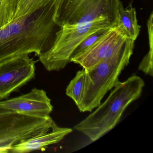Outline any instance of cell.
<instances>
[{"mask_svg": "<svg viewBox=\"0 0 153 153\" xmlns=\"http://www.w3.org/2000/svg\"><path fill=\"white\" fill-rule=\"evenodd\" d=\"M57 1L14 19L0 29V62L33 53L39 57L51 48L60 27L54 21Z\"/></svg>", "mask_w": 153, "mask_h": 153, "instance_id": "6da1fadb", "label": "cell"}, {"mask_svg": "<svg viewBox=\"0 0 153 153\" xmlns=\"http://www.w3.org/2000/svg\"><path fill=\"white\" fill-rule=\"evenodd\" d=\"M144 86V80L136 75L119 82L105 102L74 128L92 142L98 140L115 127L125 109L140 97Z\"/></svg>", "mask_w": 153, "mask_h": 153, "instance_id": "7a4b0ae2", "label": "cell"}, {"mask_svg": "<svg viewBox=\"0 0 153 153\" xmlns=\"http://www.w3.org/2000/svg\"><path fill=\"white\" fill-rule=\"evenodd\" d=\"M135 41L128 39L113 54L89 69H85V80L81 100L77 107L81 112L92 111L101 104L106 93L119 82V76L129 63Z\"/></svg>", "mask_w": 153, "mask_h": 153, "instance_id": "3957f363", "label": "cell"}, {"mask_svg": "<svg viewBox=\"0 0 153 153\" xmlns=\"http://www.w3.org/2000/svg\"><path fill=\"white\" fill-rule=\"evenodd\" d=\"M115 27L105 19L61 27L56 32L55 41L51 48L39 56V60L48 71L61 70L71 62L73 51L88 36L102 28Z\"/></svg>", "mask_w": 153, "mask_h": 153, "instance_id": "277c9868", "label": "cell"}, {"mask_svg": "<svg viewBox=\"0 0 153 153\" xmlns=\"http://www.w3.org/2000/svg\"><path fill=\"white\" fill-rule=\"evenodd\" d=\"M120 0H57L54 21L59 27L105 19L117 27Z\"/></svg>", "mask_w": 153, "mask_h": 153, "instance_id": "5b68a950", "label": "cell"}, {"mask_svg": "<svg viewBox=\"0 0 153 153\" xmlns=\"http://www.w3.org/2000/svg\"><path fill=\"white\" fill-rule=\"evenodd\" d=\"M54 123L51 117L23 114L0 103V153H9L16 145L49 131Z\"/></svg>", "mask_w": 153, "mask_h": 153, "instance_id": "8992f818", "label": "cell"}, {"mask_svg": "<svg viewBox=\"0 0 153 153\" xmlns=\"http://www.w3.org/2000/svg\"><path fill=\"white\" fill-rule=\"evenodd\" d=\"M36 62L28 54L0 62V101L7 98L34 78Z\"/></svg>", "mask_w": 153, "mask_h": 153, "instance_id": "52a82bcc", "label": "cell"}, {"mask_svg": "<svg viewBox=\"0 0 153 153\" xmlns=\"http://www.w3.org/2000/svg\"><path fill=\"white\" fill-rule=\"evenodd\" d=\"M128 39L117 27L111 28L89 49L71 59V62L89 69L120 50Z\"/></svg>", "mask_w": 153, "mask_h": 153, "instance_id": "ba28073f", "label": "cell"}, {"mask_svg": "<svg viewBox=\"0 0 153 153\" xmlns=\"http://www.w3.org/2000/svg\"><path fill=\"white\" fill-rule=\"evenodd\" d=\"M0 103L6 108L23 114L47 118L51 117L53 106L43 89L34 88L27 94Z\"/></svg>", "mask_w": 153, "mask_h": 153, "instance_id": "9c48e42d", "label": "cell"}, {"mask_svg": "<svg viewBox=\"0 0 153 153\" xmlns=\"http://www.w3.org/2000/svg\"><path fill=\"white\" fill-rule=\"evenodd\" d=\"M72 131V129L59 127L54 123L49 131L16 145L10 152L28 153L43 149L50 145L59 143Z\"/></svg>", "mask_w": 153, "mask_h": 153, "instance_id": "30bf717a", "label": "cell"}, {"mask_svg": "<svg viewBox=\"0 0 153 153\" xmlns=\"http://www.w3.org/2000/svg\"><path fill=\"white\" fill-rule=\"evenodd\" d=\"M118 13L119 22L116 27L125 37L135 41L139 34L140 26L138 24L135 8L130 4L124 8L120 1Z\"/></svg>", "mask_w": 153, "mask_h": 153, "instance_id": "8fae6325", "label": "cell"}, {"mask_svg": "<svg viewBox=\"0 0 153 153\" xmlns=\"http://www.w3.org/2000/svg\"><path fill=\"white\" fill-rule=\"evenodd\" d=\"M85 80V70L83 68L76 72L75 77L70 81L66 89V95L72 99L77 106L82 97Z\"/></svg>", "mask_w": 153, "mask_h": 153, "instance_id": "7c38bea8", "label": "cell"}, {"mask_svg": "<svg viewBox=\"0 0 153 153\" xmlns=\"http://www.w3.org/2000/svg\"><path fill=\"white\" fill-rule=\"evenodd\" d=\"M56 0H17L14 19L30 14Z\"/></svg>", "mask_w": 153, "mask_h": 153, "instance_id": "4fadbf2b", "label": "cell"}, {"mask_svg": "<svg viewBox=\"0 0 153 153\" xmlns=\"http://www.w3.org/2000/svg\"><path fill=\"white\" fill-rule=\"evenodd\" d=\"M149 50L146 55L144 57L139 66V70L143 71L146 75L153 76V18H149L147 23Z\"/></svg>", "mask_w": 153, "mask_h": 153, "instance_id": "5bb4252c", "label": "cell"}, {"mask_svg": "<svg viewBox=\"0 0 153 153\" xmlns=\"http://www.w3.org/2000/svg\"><path fill=\"white\" fill-rule=\"evenodd\" d=\"M17 0H0V29L14 19Z\"/></svg>", "mask_w": 153, "mask_h": 153, "instance_id": "9a60e30c", "label": "cell"}, {"mask_svg": "<svg viewBox=\"0 0 153 153\" xmlns=\"http://www.w3.org/2000/svg\"><path fill=\"white\" fill-rule=\"evenodd\" d=\"M111 28H113L106 27V28H102L98 31H96L94 33L88 36L84 41L81 42V43L73 51L71 57V60L77 57L82 53L88 49H89L99 39L102 37L106 33H108Z\"/></svg>", "mask_w": 153, "mask_h": 153, "instance_id": "2e32d148", "label": "cell"}]
</instances>
